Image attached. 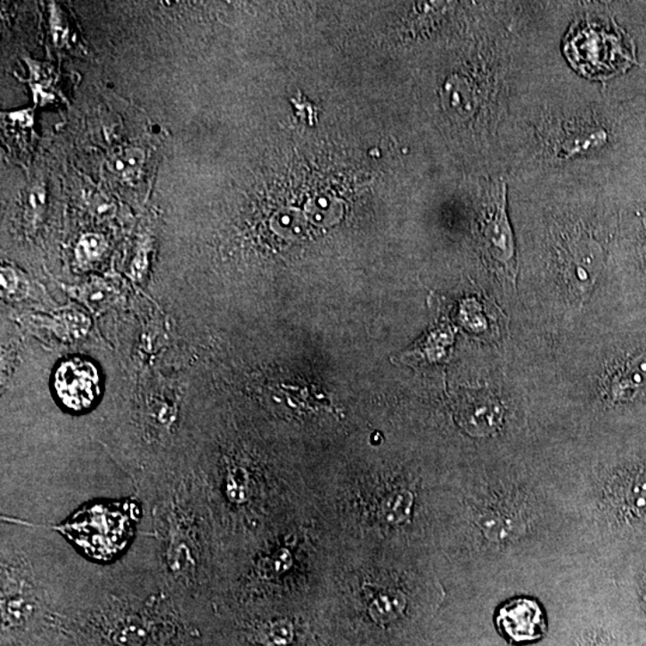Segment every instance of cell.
Returning a JSON list of instances; mask_svg holds the SVG:
<instances>
[{"label":"cell","instance_id":"obj_1","mask_svg":"<svg viewBox=\"0 0 646 646\" xmlns=\"http://www.w3.org/2000/svg\"><path fill=\"white\" fill-rule=\"evenodd\" d=\"M141 501L155 540V567L180 613L194 609L208 593L211 568L206 499L188 470H176Z\"/></svg>","mask_w":646,"mask_h":646},{"label":"cell","instance_id":"obj_2","mask_svg":"<svg viewBox=\"0 0 646 646\" xmlns=\"http://www.w3.org/2000/svg\"><path fill=\"white\" fill-rule=\"evenodd\" d=\"M71 551L37 536H2L0 609L3 632H24L37 621L73 612L88 577Z\"/></svg>","mask_w":646,"mask_h":646},{"label":"cell","instance_id":"obj_3","mask_svg":"<svg viewBox=\"0 0 646 646\" xmlns=\"http://www.w3.org/2000/svg\"><path fill=\"white\" fill-rule=\"evenodd\" d=\"M624 44L620 34L590 24L575 29L567 52L576 68L585 75L606 76L619 71L625 62L631 61L632 54Z\"/></svg>","mask_w":646,"mask_h":646},{"label":"cell","instance_id":"obj_4","mask_svg":"<svg viewBox=\"0 0 646 646\" xmlns=\"http://www.w3.org/2000/svg\"><path fill=\"white\" fill-rule=\"evenodd\" d=\"M54 389L61 403L69 410H86L95 404L101 393L99 369L88 359H69L55 372Z\"/></svg>","mask_w":646,"mask_h":646},{"label":"cell","instance_id":"obj_5","mask_svg":"<svg viewBox=\"0 0 646 646\" xmlns=\"http://www.w3.org/2000/svg\"><path fill=\"white\" fill-rule=\"evenodd\" d=\"M497 626L508 641L525 644L543 637L546 631V619L536 600L519 597L499 609Z\"/></svg>","mask_w":646,"mask_h":646},{"label":"cell","instance_id":"obj_6","mask_svg":"<svg viewBox=\"0 0 646 646\" xmlns=\"http://www.w3.org/2000/svg\"><path fill=\"white\" fill-rule=\"evenodd\" d=\"M481 237L488 257L509 274H515V242L506 215V186L495 194L494 208L484 219Z\"/></svg>","mask_w":646,"mask_h":646},{"label":"cell","instance_id":"obj_7","mask_svg":"<svg viewBox=\"0 0 646 646\" xmlns=\"http://www.w3.org/2000/svg\"><path fill=\"white\" fill-rule=\"evenodd\" d=\"M501 405L487 392L466 390L457 400V419L471 435L491 434L502 421Z\"/></svg>","mask_w":646,"mask_h":646},{"label":"cell","instance_id":"obj_8","mask_svg":"<svg viewBox=\"0 0 646 646\" xmlns=\"http://www.w3.org/2000/svg\"><path fill=\"white\" fill-rule=\"evenodd\" d=\"M646 387V355L632 359L612 373L609 380L610 397L625 400Z\"/></svg>","mask_w":646,"mask_h":646},{"label":"cell","instance_id":"obj_9","mask_svg":"<svg viewBox=\"0 0 646 646\" xmlns=\"http://www.w3.org/2000/svg\"><path fill=\"white\" fill-rule=\"evenodd\" d=\"M248 638L260 646H288L292 642V626L285 621H258L251 625Z\"/></svg>","mask_w":646,"mask_h":646}]
</instances>
